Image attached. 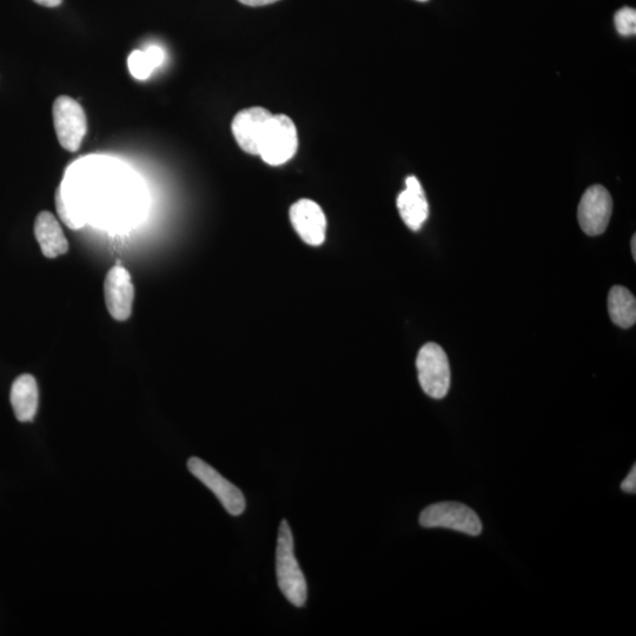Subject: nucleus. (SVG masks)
I'll list each match as a JSON object with an SVG mask.
<instances>
[{
    "label": "nucleus",
    "instance_id": "4468645a",
    "mask_svg": "<svg viewBox=\"0 0 636 636\" xmlns=\"http://www.w3.org/2000/svg\"><path fill=\"white\" fill-rule=\"evenodd\" d=\"M608 311L616 326L624 329L632 328L636 322L634 295L625 287H613L608 295Z\"/></svg>",
    "mask_w": 636,
    "mask_h": 636
},
{
    "label": "nucleus",
    "instance_id": "6e6552de",
    "mask_svg": "<svg viewBox=\"0 0 636 636\" xmlns=\"http://www.w3.org/2000/svg\"><path fill=\"white\" fill-rule=\"evenodd\" d=\"M273 114L267 109L249 108L238 112L231 130L240 148L249 155H260L262 141Z\"/></svg>",
    "mask_w": 636,
    "mask_h": 636
},
{
    "label": "nucleus",
    "instance_id": "7ed1b4c3",
    "mask_svg": "<svg viewBox=\"0 0 636 636\" xmlns=\"http://www.w3.org/2000/svg\"><path fill=\"white\" fill-rule=\"evenodd\" d=\"M52 116L59 144L70 152L78 151L88 131L82 105L69 96H59L53 103Z\"/></svg>",
    "mask_w": 636,
    "mask_h": 636
},
{
    "label": "nucleus",
    "instance_id": "f3484780",
    "mask_svg": "<svg viewBox=\"0 0 636 636\" xmlns=\"http://www.w3.org/2000/svg\"><path fill=\"white\" fill-rule=\"evenodd\" d=\"M615 28L621 36L631 37L636 33V11L632 8H624L615 13Z\"/></svg>",
    "mask_w": 636,
    "mask_h": 636
},
{
    "label": "nucleus",
    "instance_id": "dca6fc26",
    "mask_svg": "<svg viewBox=\"0 0 636 636\" xmlns=\"http://www.w3.org/2000/svg\"><path fill=\"white\" fill-rule=\"evenodd\" d=\"M56 208L59 217L65 223L66 227L70 229H81L84 227L85 222L77 214L76 210L71 207L68 201L65 200L62 185L56 191Z\"/></svg>",
    "mask_w": 636,
    "mask_h": 636
},
{
    "label": "nucleus",
    "instance_id": "1a4fd4ad",
    "mask_svg": "<svg viewBox=\"0 0 636 636\" xmlns=\"http://www.w3.org/2000/svg\"><path fill=\"white\" fill-rule=\"evenodd\" d=\"M106 307L117 321H127L131 316L135 288L129 271L121 264L109 270L104 283Z\"/></svg>",
    "mask_w": 636,
    "mask_h": 636
},
{
    "label": "nucleus",
    "instance_id": "f03ea898",
    "mask_svg": "<svg viewBox=\"0 0 636 636\" xmlns=\"http://www.w3.org/2000/svg\"><path fill=\"white\" fill-rule=\"evenodd\" d=\"M423 392L435 400L446 397L450 388V366L446 351L439 344L427 343L416 360Z\"/></svg>",
    "mask_w": 636,
    "mask_h": 636
},
{
    "label": "nucleus",
    "instance_id": "aec40b11",
    "mask_svg": "<svg viewBox=\"0 0 636 636\" xmlns=\"http://www.w3.org/2000/svg\"><path fill=\"white\" fill-rule=\"evenodd\" d=\"M33 2L45 6V8H57L63 3V0H33Z\"/></svg>",
    "mask_w": 636,
    "mask_h": 636
},
{
    "label": "nucleus",
    "instance_id": "a211bd4d",
    "mask_svg": "<svg viewBox=\"0 0 636 636\" xmlns=\"http://www.w3.org/2000/svg\"><path fill=\"white\" fill-rule=\"evenodd\" d=\"M621 489L624 490L625 493L635 494L636 492V468L635 466L631 470V473L628 474L625 481L621 483Z\"/></svg>",
    "mask_w": 636,
    "mask_h": 636
},
{
    "label": "nucleus",
    "instance_id": "9d476101",
    "mask_svg": "<svg viewBox=\"0 0 636 636\" xmlns=\"http://www.w3.org/2000/svg\"><path fill=\"white\" fill-rule=\"evenodd\" d=\"M290 221L298 236L313 247L326 240L327 218L320 205L310 200L296 202L290 208Z\"/></svg>",
    "mask_w": 636,
    "mask_h": 636
},
{
    "label": "nucleus",
    "instance_id": "0eeeda50",
    "mask_svg": "<svg viewBox=\"0 0 636 636\" xmlns=\"http://www.w3.org/2000/svg\"><path fill=\"white\" fill-rule=\"evenodd\" d=\"M188 469L217 496L230 515L238 516L244 513L245 498L243 493L233 483L224 479L215 468L198 457H191L188 461Z\"/></svg>",
    "mask_w": 636,
    "mask_h": 636
},
{
    "label": "nucleus",
    "instance_id": "412c9836",
    "mask_svg": "<svg viewBox=\"0 0 636 636\" xmlns=\"http://www.w3.org/2000/svg\"><path fill=\"white\" fill-rule=\"evenodd\" d=\"M632 255L634 260H636V236L634 235L631 242Z\"/></svg>",
    "mask_w": 636,
    "mask_h": 636
},
{
    "label": "nucleus",
    "instance_id": "9b49d317",
    "mask_svg": "<svg viewBox=\"0 0 636 636\" xmlns=\"http://www.w3.org/2000/svg\"><path fill=\"white\" fill-rule=\"evenodd\" d=\"M397 209L409 229L419 231L429 215V205L422 185L415 176L406 180V190L397 197Z\"/></svg>",
    "mask_w": 636,
    "mask_h": 636
},
{
    "label": "nucleus",
    "instance_id": "f8f14e48",
    "mask_svg": "<svg viewBox=\"0 0 636 636\" xmlns=\"http://www.w3.org/2000/svg\"><path fill=\"white\" fill-rule=\"evenodd\" d=\"M35 235L43 254L49 258L68 253L69 242L56 217L49 211H43L36 218Z\"/></svg>",
    "mask_w": 636,
    "mask_h": 636
},
{
    "label": "nucleus",
    "instance_id": "ddd939ff",
    "mask_svg": "<svg viewBox=\"0 0 636 636\" xmlns=\"http://www.w3.org/2000/svg\"><path fill=\"white\" fill-rule=\"evenodd\" d=\"M11 404L18 421L31 422L38 409L39 392L35 377L19 376L11 388Z\"/></svg>",
    "mask_w": 636,
    "mask_h": 636
},
{
    "label": "nucleus",
    "instance_id": "39448f33",
    "mask_svg": "<svg viewBox=\"0 0 636 636\" xmlns=\"http://www.w3.org/2000/svg\"><path fill=\"white\" fill-rule=\"evenodd\" d=\"M297 149L298 137L294 122L286 115H273L258 156L265 163L277 167L290 161Z\"/></svg>",
    "mask_w": 636,
    "mask_h": 636
},
{
    "label": "nucleus",
    "instance_id": "f257e3e1",
    "mask_svg": "<svg viewBox=\"0 0 636 636\" xmlns=\"http://www.w3.org/2000/svg\"><path fill=\"white\" fill-rule=\"evenodd\" d=\"M276 575L278 587L290 604L296 607L306 605L308 598L307 580L296 560L294 536L286 520L281 522L280 529H278Z\"/></svg>",
    "mask_w": 636,
    "mask_h": 636
},
{
    "label": "nucleus",
    "instance_id": "6ab92c4d",
    "mask_svg": "<svg viewBox=\"0 0 636 636\" xmlns=\"http://www.w3.org/2000/svg\"><path fill=\"white\" fill-rule=\"evenodd\" d=\"M238 2L242 3L243 5L253 6V8H257V6L274 4L278 2V0H238Z\"/></svg>",
    "mask_w": 636,
    "mask_h": 636
},
{
    "label": "nucleus",
    "instance_id": "2eb2a0df",
    "mask_svg": "<svg viewBox=\"0 0 636 636\" xmlns=\"http://www.w3.org/2000/svg\"><path fill=\"white\" fill-rule=\"evenodd\" d=\"M162 59L163 53L158 48H150L147 53L135 51L129 57L131 75L138 79L148 78L151 70L162 63Z\"/></svg>",
    "mask_w": 636,
    "mask_h": 636
},
{
    "label": "nucleus",
    "instance_id": "423d86ee",
    "mask_svg": "<svg viewBox=\"0 0 636 636\" xmlns=\"http://www.w3.org/2000/svg\"><path fill=\"white\" fill-rule=\"evenodd\" d=\"M613 212V200L602 185H593L581 198L578 218L583 233L599 236L605 233Z\"/></svg>",
    "mask_w": 636,
    "mask_h": 636
},
{
    "label": "nucleus",
    "instance_id": "4be33fe9",
    "mask_svg": "<svg viewBox=\"0 0 636 636\" xmlns=\"http://www.w3.org/2000/svg\"><path fill=\"white\" fill-rule=\"evenodd\" d=\"M416 2L426 3L428 0H416Z\"/></svg>",
    "mask_w": 636,
    "mask_h": 636
},
{
    "label": "nucleus",
    "instance_id": "20e7f679",
    "mask_svg": "<svg viewBox=\"0 0 636 636\" xmlns=\"http://www.w3.org/2000/svg\"><path fill=\"white\" fill-rule=\"evenodd\" d=\"M424 528H447L477 536L482 533V523L473 509L459 502H440L429 506L420 515Z\"/></svg>",
    "mask_w": 636,
    "mask_h": 636
}]
</instances>
